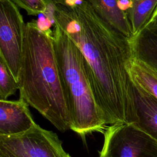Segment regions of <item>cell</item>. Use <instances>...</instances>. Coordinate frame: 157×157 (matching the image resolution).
Returning <instances> with one entry per match:
<instances>
[{"label":"cell","mask_w":157,"mask_h":157,"mask_svg":"<svg viewBox=\"0 0 157 157\" xmlns=\"http://www.w3.org/2000/svg\"><path fill=\"white\" fill-rule=\"evenodd\" d=\"M129 40L132 57L157 76V28L144 27Z\"/></svg>","instance_id":"9"},{"label":"cell","mask_w":157,"mask_h":157,"mask_svg":"<svg viewBox=\"0 0 157 157\" xmlns=\"http://www.w3.org/2000/svg\"><path fill=\"white\" fill-rule=\"evenodd\" d=\"M127 69L133 83L157 98V76L139 61L129 59Z\"/></svg>","instance_id":"12"},{"label":"cell","mask_w":157,"mask_h":157,"mask_svg":"<svg viewBox=\"0 0 157 157\" xmlns=\"http://www.w3.org/2000/svg\"><path fill=\"white\" fill-rule=\"evenodd\" d=\"M23 100H0V136H14L29 130L35 123Z\"/></svg>","instance_id":"8"},{"label":"cell","mask_w":157,"mask_h":157,"mask_svg":"<svg viewBox=\"0 0 157 157\" xmlns=\"http://www.w3.org/2000/svg\"><path fill=\"white\" fill-rule=\"evenodd\" d=\"M103 133L99 157H157V141L132 124H111Z\"/></svg>","instance_id":"5"},{"label":"cell","mask_w":157,"mask_h":157,"mask_svg":"<svg viewBox=\"0 0 157 157\" xmlns=\"http://www.w3.org/2000/svg\"><path fill=\"white\" fill-rule=\"evenodd\" d=\"M25 23L10 0H0V58L17 82L21 69Z\"/></svg>","instance_id":"6"},{"label":"cell","mask_w":157,"mask_h":157,"mask_svg":"<svg viewBox=\"0 0 157 157\" xmlns=\"http://www.w3.org/2000/svg\"><path fill=\"white\" fill-rule=\"evenodd\" d=\"M52 5L54 24L67 33L84 56L88 80L106 124L126 123L132 93L127 69L132 57L129 39L102 20L88 0Z\"/></svg>","instance_id":"1"},{"label":"cell","mask_w":157,"mask_h":157,"mask_svg":"<svg viewBox=\"0 0 157 157\" xmlns=\"http://www.w3.org/2000/svg\"><path fill=\"white\" fill-rule=\"evenodd\" d=\"M144 27L149 28H157V6L149 21Z\"/></svg>","instance_id":"15"},{"label":"cell","mask_w":157,"mask_h":157,"mask_svg":"<svg viewBox=\"0 0 157 157\" xmlns=\"http://www.w3.org/2000/svg\"><path fill=\"white\" fill-rule=\"evenodd\" d=\"M0 157L71 156L56 133L36 124L22 134L0 136Z\"/></svg>","instance_id":"4"},{"label":"cell","mask_w":157,"mask_h":157,"mask_svg":"<svg viewBox=\"0 0 157 157\" xmlns=\"http://www.w3.org/2000/svg\"><path fill=\"white\" fill-rule=\"evenodd\" d=\"M52 39L72 122L71 130L85 141V137L92 132H104L107 124L95 102L80 49L56 24Z\"/></svg>","instance_id":"3"},{"label":"cell","mask_w":157,"mask_h":157,"mask_svg":"<svg viewBox=\"0 0 157 157\" xmlns=\"http://www.w3.org/2000/svg\"><path fill=\"white\" fill-rule=\"evenodd\" d=\"M126 10L130 21L133 36L137 34L147 23L156 6L157 0H129Z\"/></svg>","instance_id":"11"},{"label":"cell","mask_w":157,"mask_h":157,"mask_svg":"<svg viewBox=\"0 0 157 157\" xmlns=\"http://www.w3.org/2000/svg\"><path fill=\"white\" fill-rule=\"evenodd\" d=\"M18 8L25 10L28 15L37 16L47 10L48 0H10Z\"/></svg>","instance_id":"14"},{"label":"cell","mask_w":157,"mask_h":157,"mask_svg":"<svg viewBox=\"0 0 157 157\" xmlns=\"http://www.w3.org/2000/svg\"><path fill=\"white\" fill-rule=\"evenodd\" d=\"M52 35L50 28L42 29L36 20L25 23L19 99L64 132L71 129L72 122Z\"/></svg>","instance_id":"2"},{"label":"cell","mask_w":157,"mask_h":157,"mask_svg":"<svg viewBox=\"0 0 157 157\" xmlns=\"http://www.w3.org/2000/svg\"><path fill=\"white\" fill-rule=\"evenodd\" d=\"M126 118L127 123L157 141V98L133 82L131 102Z\"/></svg>","instance_id":"7"},{"label":"cell","mask_w":157,"mask_h":157,"mask_svg":"<svg viewBox=\"0 0 157 157\" xmlns=\"http://www.w3.org/2000/svg\"><path fill=\"white\" fill-rule=\"evenodd\" d=\"M99 17L128 39L133 36L126 12L121 6L120 0H88Z\"/></svg>","instance_id":"10"},{"label":"cell","mask_w":157,"mask_h":157,"mask_svg":"<svg viewBox=\"0 0 157 157\" xmlns=\"http://www.w3.org/2000/svg\"><path fill=\"white\" fill-rule=\"evenodd\" d=\"M18 89L17 82L0 58V100H7L9 96L15 94Z\"/></svg>","instance_id":"13"}]
</instances>
